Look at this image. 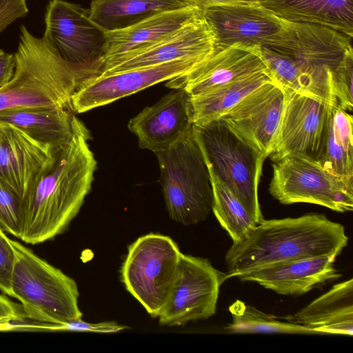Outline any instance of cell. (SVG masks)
<instances>
[{
  "mask_svg": "<svg viewBox=\"0 0 353 353\" xmlns=\"http://www.w3.org/2000/svg\"><path fill=\"white\" fill-rule=\"evenodd\" d=\"M190 6L197 7L201 10L203 8L216 3L234 1V0H180Z\"/></svg>",
  "mask_w": 353,
  "mask_h": 353,
  "instance_id": "38",
  "label": "cell"
},
{
  "mask_svg": "<svg viewBox=\"0 0 353 353\" xmlns=\"http://www.w3.org/2000/svg\"><path fill=\"white\" fill-rule=\"evenodd\" d=\"M22 199L0 178V227L5 232L20 239Z\"/></svg>",
  "mask_w": 353,
  "mask_h": 353,
  "instance_id": "31",
  "label": "cell"
},
{
  "mask_svg": "<svg viewBox=\"0 0 353 353\" xmlns=\"http://www.w3.org/2000/svg\"><path fill=\"white\" fill-rule=\"evenodd\" d=\"M261 52L274 81L284 88L310 96L305 77L290 58L265 46L261 47Z\"/></svg>",
  "mask_w": 353,
  "mask_h": 353,
  "instance_id": "30",
  "label": "cell"
},
{
  "mask_svg": "<svg viewBox=\"0 0 353 353\" xmlns=\"http://www.w3.org/2000/svg\"><path fill=\"white\" fill-rule=\"evenodd\" d=\"M28 12L26 0H0V32Z\"/></svg>",
  "mask_w": 353,
  "mask_h": 353,
  "instance_id": "35",
  "label": "cell"
},
{
  "mask_svg": "<svg viewBox=\"0 0 353 353\" xmlns=\"http://www.w3.org/2000/svg\"><path fill=\"white\" fill-rule=\"evenodd\" d=\"M173 90L130 120L128 129L141 148L154 153L166 149L192 129L190 95L183 89Z\"/></svg>",
  "mask_w": 353,
  "mask_h": 353,
  "instance_id": "19",
  "label": "cell"
},
{
  "mask_svg": "<svg viewBox=\"0 0 353 353\" xmlns=\"http://www.w3.org/2000/svg\"><path fill=\"white\" fill-rule=\"evenodd\" d=\"M209 172L213 194L212 211L232 242H239L247 237L257 224L234 194L210 170Z\"/></svg>",
  "mask_w": 353,
  "mask_h": 353,
  "instance_id": "28",
  "label": "cell"
},
{
  "mask_svg": "<svg viewBox=\"0 0 353 353\" xmlns=\"http://www.w3.org/2000/svg\"><path fill=\"white\" fill-rule=\"evenodd\" d=\"M232 322L225 330L236 334H316L301 325L279 320L276 316L263 312L240 300L234 301L229 307Z\"/></svg>",
  "mask_w": 353,
  "mask_h": 353,
  "instance_id": "29",
  "label": "cell"
},
{
  "mask_svg": "<svg viewBox=\"0 0 353 353\" xmlns=\"http://www.w3.org/2000/svg\"><path fill=\"white\" fill-rule=\"evenodd\" d=\"M75 119L72 110L57 107L21 108L0 111V123L12 125L56 150L61 149L70 140Z\"/></svg>",
  "mask_w": 353,
  "mask_h": 353,
  "instance_id": "24",
  "label": "cell"
},
{
  "mask_svg": "<svg viewBox=\"0 0 353 353\" xmlns=\"http://www.w3.org/2000/svg\"><path fill=\"white\" fill-rule=\"evenodd\" d=\"M230 278L207 259L181 253L167 301L158 316L161 325H182L213 316L221 285Z\"/></svg>",
  "mask_w": 353,
  "mask_h": 353,
  "instance_id": "11",
  "label": "cell"
},
{
  "mask_svg": "<svg viewBox=\"0 0 353 353\" xmlns=\"http://www.w3.org/2000/svg\"><path fill=\"white\" fill-rule=\"evenodd\" d=\"M201 11L194 6L165 11L125 29L106 32L107 45L101 67L117 57L163 39L181 28Z\"/></svg>",
  "mask_w": 353,
  "mask_h": 353,
  "instance_id": "22",
  "label": "cell"
},
{
  "mask_svg": "<svg viewBox=\"0 0 353 353\" xmlns=\"http://www.w3.org/2000/svg\"><path fill=\"white\" fill-rule=\"evenodd\" d=\"M215 48L214 34L201 11L181 28L163 39L105 63L99 74H111L179 59L203 61Z\"/></svg>",
  "mask_w": 353,
  "mask_h": 353,
  "instance_id": "15",
  "label": "cell"
},
{
  "mask_svg": "<svg viewBox=\"0 0 353 353\" xmlns=\"http://www.w3.org/2000/svg\"><path fill=\"white\" fill-rule=\"evenodd\" d=\"M290 22L323 26L353 36V0H254Z\"/></svg>",
  "mask_w": 353,
  "mask_h": 353,
  "instance_id": "23",
  "label": "cell"
},
{
  "mask_svg": "<svg viewBox=\"0 0 353 353\" xmlns=\"http://www.w3.org/2000/svg\"><path fill=\"white\" fill-rule=\"evenodd\" d=\"M10 243L11 297L20 302L25 319L51 325L81 319L76 281L25 245L11 239Z\"/></svg>",
  "mask_w": 353,
  "mask_h": 353,
  "instance_id": "4",
  "label": "cell"
},
{
  "mask_svg": "<svg viewBox=\"0 0 353 353\" xmlns=\"http://www.w3.org/2000/svg\"><path fill=\"white\" fill-rule=\"evenodd\" d=\"M352 115L337 105L332 108L321 165L331 172L353 180Z\"/></svg>",
  "mask_w": 353,
  "mask_h": 353,
  "instance_id": "27",
  "label": "cell"
},
{
  "mask_svg": "<svg viewBox=\"0 0 353 353\" xmlns=\"http://www.w3.org/2000/svg\"><path fill=\"white\" fill-rule=\"evenodd\" d=\"M326 257L281 261L245 270L234 275L241 281L254 282L282 295H301L341 274Z\"/></svg>",
  "mask_w": 353,
  "mask_h": 353,
  "instance_id": "20",
  "label": "cell"
},
{
  "mask_svg": "<svg viewBox=\"0 0 353 353\" xmlns=\"http://www.w3.org/2000/svg\"><path fill=\"white\" fill-rule=\"evenodd\" d=\"M90 133L76 117L73 134L22 200L23 242L37 245L64 232L92 188L97 161Z\"/></svg>",
  "mask_w": 353,
  "mask_h": 353,
  "instance_id": "1",
  "label": "cell"
},
{
  "mask_svg": "<svg viewBox=\"0 0 353 353\" xmlns=\"http://www.w3.org/2000/svg\"><path fill=\"white\" fill-rule=\"evenodd\" d=\"M181 254L177 244L161 234L141 236L128 247L121 280L152 317H158L167 301Z\"/></svg>",
  "mask_w": 353,
  "mask_h": 353,
  "instance_id": "8",
  "label": "cell"
},
{
  "mask_svg": "<svg viewBox=\"0 0 353 353\" xmlns=\"http://www.w3.org/2000/svg\"><path fill=\"white\" fill-rule=\"evenodd\" d=\"M353 80V50L346 53L332 75L333 93L336 105L341 109L352 112Z\"/></svg>",
  "mask_w": 353,
  "mask_h": 353,
  "instance_id": "32",
  "label": "cell"
},
{
  "mask_svg": "<svg viewBox=\"0 0 353 353\" xmlns=\"http://www.w3.org/2000/svg\"><path fill=\"white\" fill-rule=\"evenodd\" d=\"M269 192L282 204L307 203L338 212L353 210V180L326 170L320 161L290 155L272 163Z\"/></svg>",
  "mask_w": 353,
  "mask_h": 353,
  "instance_id": "9",
  "label": "cell"
},
{
  "mask_svg": "<svg viewBox=\"0 0 353 353\" xmlns=\"http://www.w3.org/2000/svg\"><path fill=\"white\" fill-rule=\"evenodd\" d=\"M201 14L214 34L216 48L261 47L285 23L254 0L216 3L201 9Z\"/></svg>",
  "mask_w": 353,
  "mask_h": 353,
  "instance_id": "14",
  "label": "cell"
},
{
  "mask_svg": "<svg viewBox=\"0 0 353 353\" xmlns=\"http://www.w3.org/2000/svg\"><path fill=\"white\" fill-rule=\"evenodd\" d=\"M190 6L180 0H92L91 19L105 32L125 29L157 14Z\"/></svg>",
  "mask_w": 353,
  "mask_h": 353,
  "instance_id": "25",
  "label": "cell"
},
{
  "mask_svg": "<svg viewBox=\"0 0 353 353\" xmlns=\"http://www.w3.org/2000/svg\"><path fill=\"white\" fill-rule=\"evenodd\" d=\"M14 253L10 239L0 227V290L11 297L10 279Z\"/></svg>",
  "mask_w": 353,
  "mask_h": 353,
  "instance_id": "34",
  "label": "cell"
},
{
  "mask_svg": "<svg viewBox=\"0 0 353 353\" xmlns=\"http://www.w3.org/2000/svg\"><path fill=\"white\" fill-rule=\"evenodd\" d=\"M14 55V74L0 87V111L37 107L72 110L73 94L85 79L92 76L65 61L43 37H35L24 26Z\"/></svg>",
  "mask_w": 353,
  "mask_h": 353,
  "instance_id": "3",
  "label": "cell"
},
{
  "mask_svg": "<svg viewBox=\"0 0 353 353\" xmlns=\"http://www.w3.org/2000/svg\"><path fill=\"white\" fill-rule=\"evenodd\" d=\"M46 325L45 326H41L40 328L42 330L53 331H70L97 333L117 332L129 328L126 325H119L114 321L91 323L83 321L81 319L73 320L63 324Z\"/></svg>",
  "mask_w": 353,
  "mask_h": 353,
  "instance_id": "33",
  "label": "cell"
},
{
  "mask_svg": "<svg viewBox=\"0 0 353 353\" xmlns=\"http://www.w3.org/2000/svg\"><path fill=\"white\" fill-rule=\"evenodd\" d=\"M59 150L0 123V178L23 199Z\"/></svg>",
  "mask_w": 353,
  "mask_h": 353,
  "instance_id": "18",
  "label": "cell"
},
{
  "mask_svg": "<svg viewBox=\"0 0 353 353\" xmlns=\"http://www.w3.org/2000/svg\"><path fill=\"white\" fill-rule=\"evenodd\" d=\"M316 334L353 335V279L336 283L293 315L284 318Z\"/></svg>",
  "mask_w": 353,
  "mask_h": 353,
  "instance_id": "21",
  "label": "cell"
},
{
  "mask_svg": "<svg viewBox=\"0 0 353 353\" xmlns=\"http://www.w3.org/2000/svg\"><path fill=\"white\" fill-rule=\"evenodd\" d=\"M285 99V89L271 80L247 94L221 118L267 158L276 143Z\"/></svg>",
  "mask_w": 353,
  "mask_h": 353,
  "instance_id": "16",
  "label": "cell"
},
{
  "mask_svg": "<svg viewBox=\"0 0 353 353\" xmlns=\"http://www.w3.org/2000/svg\"><path fill=\"white\" fill-rule=\"evenodd\" d=\"M25 319L21 305L5 295L0 294V323L17 321Z\"/></svg>",
  "mask_w": 353,
  "mask_h": 353,
  "instance_id": "36",
  "label": "cell"
},
{
  "mask_svg": "<svg viewBox=\"0 0 353 353\" xmlns=\"http://www.w3.org/2000/svg\"><path fill=\"white\" fill-rule=\"evenodd\" d=\"M192 132L208 169L261 223L258 190L266 157L221 117L192 124Z\"/></svg>",
  "mask_w": 353,
  "mask_h": 353,
  "instance_id": "5",
  "label": "cell"
},
{
  "mask_svg": "<svg viewBox=\"0 0 353 353\" xmlns=\"http://www.w3.org/2000/svg\"><path fill=\"white\" fill-rule=\"evenodd\" d=\"M351 39L323 26L285 21L262 46L290 58L305 77L310 96L335 106L332 75L352 48Z\"/></svg>",
  "mask_w": 353,
  "mask_h": 353,
  "instance_id": "7",
  "label": "cell"
},
{
  "mask_svg": "<svg viewBox=\"0 0 353 353\" xmlns=\"http://www.w3.org/2000/svg\"><path fill=\"white\" fill-rule=\"evenodd\" d=\"M343 225L309 213L295 218L263 219L225 254L230 277L281 261L326 257L335 261L348 243Z\"/></svg>",
  "mask_w": 353,
  "mask_h": 353,
  "instance_id": "2",
  "label": "cell"
},
{
  "mask_svg": "<svg viewBox=\"0 0 353 353\" xmlns=\"http://www.w3.org/2000/svg\"><path fill=\"white\" fill-rule=\"evenodd\" d=\"M268 71L261 47L233 45L216 48L188 72L168 80L166 86L183 89L190 97L256 73Z\"/></svg>",
  "mask_w": 353,
  "mask_h": 353,
  "instance_id": "17",
  "label": "cell"
},
{
  "mask_svg": "<svg viewBox=\"0 0 353 353\" xmlns=\"http://www.w3.org/2000/svg\"><path fill=\"white\" fill-rule=\"evenodd\" d=\"M154 154L169 216L185 225L204 221L212 211V188L192 128L172 145Z\"/></svg>",
  "mask_w": 353,
  "mask_h": 353,
  "instance_id": "6",
  "label": "cell"
},
{
  "mask_svg": "<svg viewBox=\"0 0 353 353\" xmlns=\"http://www.w3.org/2000/svg\"><path fill=\"white\" fill-rule=\"evenodd\" d=\"M14 67V55L0 49V87L6 84L12 79Z\"/></svg>",
  "mask_w": 353,
  "mask_h": 353,
  "instance_id": "37",
  "label": "cell"
},
{
  "mask_svg": "<svg viewBox=\"0 0 353 353\" xmlns=\"http://www.w3.org/2000/svg\"><path fill=\"white\" fill-rule=\"evenodd\" d=\"M285 89L284 111L272 162L290 155L321 161L323 157L333 105L314 97Z\"/></svg>",
  "mask_w": 353,
  "mask_h": 353,
  "instance_id": "12",
  "label": "cell"
},
{
  "mask_svg": "<svg viewBox=\"0 0 353 353\" xmlns=\"http://www.w3.org/2000/svg\"><path fill=\"white\" fill-rule=\"evenodd\" d=\"M43 37L69 64L93 75L100 72L107 34L90 18L89 9L63 0L46 8Z\"/></svg>",
  "mask_w": 353,
  "mask_h": 353,
  "instance_id": "10",
  "label": "cell"
},
{
  "mask_svg": "<svg viewBox=\"0 0 353 353\" xmlns=\"http://www.w3.org/2000/svg\"><path fill=\"white\" fill-rule=\"evenodd\" d=\"M202 61L179 59L159 65L95 74L85 79L73 94L72 111L83 113L179 76Z\"/></svg>",
  "mask_w": 353,
  "mask_h": 353,
  "instance_id": "13",
  "label": "cell"
},
{
  "mask_svg": "<svg viewBox=\"0 0 353 353\" xmlns=\"http://www.w3.org/2000/svg\"><path fill=\"white\" fill-rule=\"evenodd\" d=\"M274 80L269 71L256 73L190 96L192 124L221 118L243 98L264 83Z\"/></svg>",
  "mask_w": 353,
  "mask_h": 353,
  "instance_id": "26",
  "label": "cell"
}]
</instances>
